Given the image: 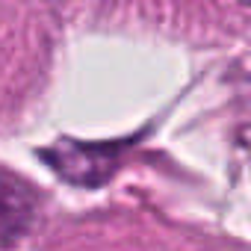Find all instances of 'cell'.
I'll return each mask as SVG.
<instances>
[{
    "label": "cell",
    "mask_w": 251,
    "mask_h": 251,
    "mask_svg": "<svg viewBox=\"0 0 251 251\" xmlns=\"http://www.w3.org/2000/svg\"><path fill=\"white\" fill-rule=\"evenodd\" d=\"M36 216V192L9 172H0V239L27 230Z\"/></svg>",
    "instance_id": "1"
},
{
    "label": "cell",
    "mask_w": 251,
    "mask_h": 251,
    "mask_svg": "<svg viewBox=\"0 0 251 251\" xmlns=\"http://www.w3.org/2000/svg\"><path fill=\"white\" fill-rule=\"evenodd\" d=\"M242 3H245V6H251V0H242Z\"/></svg>",
    "instance_id": "2"
}]
</instances>
